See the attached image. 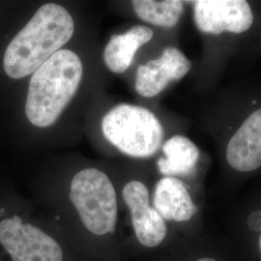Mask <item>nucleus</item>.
Returning a JSON list of instances; mask_svg holds the SVG:
<instances>
[{"label":"nucleus","mask_w":261,"mask_h":261,"mask_svg":"<svg viewBox=\"0 0 261 261\" xmlns=\"http://www.w3.org/2000/svg\"><path fill=\"white\" fill-rule=\"evenodd\" d=\"M74 19L56 3L41 6L28 24L10 42L3 67L10 77L19 80L33 74L74 35Z\"/></svg>","instance_id":"f257e3e1"},{"label":"nucleus","mask_w":261,"mask_h":261,"mask_svg":"<svg viewBox=\"0 0 261 261\" xmlns=\"http://www.w3.org/2000/svg\"><path fill=\"white\" fill-rule=\"evenodd\" d=\"M196 261H216L215 259H212V258H200V259H198V260Z\"/></svg>","instance_id":"2eb2a0df"},{"label":"nucleus","mask_w":261,"mask_h":261,"mask_svg":"<svg viewBox=\"0 0 261 261\" xmlns=\"http://www.w3.org/2000/svg\"><path fill=\"white\" fill-rule=\"evenodd\" d=\"M5 213V209H3V208H1L0 209V216H2V215H4Z\"/></svg>","instance_id":"dca6fc26"},{"label":"nucleus","mask_w":261,"mask_h":261,"mask_svg":"<svg viewBox=\"0 0 261 261\" xmlns=\"http://www.w3.org/2000/svg\"><path fill=\"white\" fill-rule=\"evenodd\" d=\"M123 198L130 209L135 233L147 248L157 247L167 235V224L149 204V192L140 181H130L123 189Z\"/></svg>","instance_id":"6e6552de"},{"label":"nucleus","mask_w":261,"mask_h":261,"mask_svg":"<svg viewBox=\"0 0 261 261\" xmlns=\"http://www.w3.org/2000/svg\"><path fill=\"white\" fill-rule=\"evenodd\" d=\"M164 157L157 162L159 171L169 177L187 176L194 172L200 152L196 144L184 136H174L163 145Z\"/></svg>","instance_id":"f8f14e48"},{"label":"nucleus","mask_w":261,"mask_h":261,"mask_svg":"<svg viewBox=\"0 0 261 261\" xmlns=\"http://www.w3.org/2000/svg\"><path fill=\"white\" fill-rule=\"evenodd\" d=\"M248 225L249 227L254 230V231H259L261 230V212L256 211L252 213L249 219H248Z\"/></svg>","instance_id":"4468645a"},{"label":"nucleus","mask_w":261,"mask_h":261,"mask_svg":"<svg viewBox=\"0 0 261 261\" xmlns=\"http://www.w3.org/2000/svg\"><path fill=\"white\" fill-rule=\"evenodd\" d=\"M154 32L145 25L133 27L123 34L111 38L103 51V61L116 74L124 73L130 67L140 47L148 43Z\"/></svg>","instance_id":"9b49d317"},{"label":"nucleus","mask_w":261,"mask_h":261,"mask_svg":"<svg viewBox=\"0 0 261 261\" xmlns=\"http://www.w3.org/2000/svg\"><path fill=\"white\" fill-rule=\"evenodd\" d=\"M228 166L239 172L261 168V107L252 111L234 130L226 143Z\"/></svg>","instance_id":"1a4fd4ad"},{"label":"nucleus","mask_w":261,"mask_h":261,"mask_svg":"<svg viewBox=\"0 0 261 261\" xmlns=\"http://www.w3.org/2000/svg\"><path fill=\"white\" fill-rule=\"evenodd\" d=\"M70 199L84 226L95 235L114 231L117 197L109 176L97 168H85L73 178Z\"/></svg>","instance_id":"20e7f679"},{"label":"nucleus","mask_w":261,"mask_h":261,"mask_svg":"<svg viewBox=\"0 0 261 261\" xmlns=\"http://www.w3.org/2000/svg\"><path fill=\"white\" fill-rule=\"evenodd\" d=\"M102 130L112 145L134 158L153 156L164 139L163 126L153 112L128 103L118 105L105 115Z\"/></svg>","instance_id":"7ed1b4c3"},{"label":"nucleus","mask_w":261,"mask_h":261,"mask_svg":"<svg viewBox=\"0 0 261 261\" xmlns=\"http://www.w3.org/2000/svg\"><path fill=\"white\" fill-rule=\"evenodd\" d=\"M191 69L192 62L179 48L167 47L157 59L139 67L136 90L142 97H155L170 83L183 79Z\"/></svg>","instance_id":"0eeeda50"},{"label":"nucleus","mask_w":261,"mask_h":261,"mask_svg":"<svg viewBox=\"0 0 261 261\" xmlns=\"http://www.w3.org/2000/svg\"><path fill=\"white\" fill-rule=\"evenodd\" d=\"M192 3L196 28L205 34H242L254 21L252 7L245 0H197Z\"/></svg>","instance_id":"423d86ee"},{"label":"nucleus","mask_w":261,"mask_h":261,"mask_svg":"<svg viewBox=\"0 0 261 261\" xmlns=\"http://www.w3.org/2000/svg\"><path fill=\"white\" fill-rule=\"evenodd\" d=\"M155 210L165 221L187 222L197 212L185 184L177 177L162 178L155 187L153 196Z\"/></svg>","instance_id":"9d476101"},{"label":"nucleus","mask_w":261,"mask_h":261,"mask_svg":"<svg viewBox=\"0 0 261 261\" xmlns=\"http://www.w3.org/2000/svg\"><path fill=\"white\" fill-rule=\"evenodd\" d=\"M81 58L70 49H60L31 76L25 114L34 126L53 125L75 96L83 80Z\"/></svg>","instance_id":"f03ea898"},{"label":"nucleus","mask_w":261,"mask_h":261,"mask_svg":"<svg viewBox=\"0 0 261 261\" xmlns=\"http://www.w3.org/2000/svg\"><path fill=\"white\" fill-rule=\"evenodd\" d=\"M259 250H260V252H261V234H260V237H259Z\"/></svg>","instance_id":"f3484780"},{"label":"nucleus","mask_w":261,"mask_h":261,"mask_svg":"<svg viewBox=\"0 0 261 261\" xmlns=\"http://www.w3.org/2000/svg\"><path fill=\"white\" fill-rule=\"evenodd\" d=\"M133 8L140 19L161 28H174L184 13L185 2L180 0H135Z\"/></svg>","instance_id":"ddd939ff"},{"label":"nucleus","mask_w":261,"mask_h":261,"mask_svg":"<svg viewBox=\"0 0 261 261\" xmlns=\"http://www.w3.org/2000/svg\"><path fill=\"white\" fill-rule=\"evenodd\" d=\"M0 244L13 261H63L59 244L19 216L0 222Z\"/></svg>","instance_id":"39448f33"}]
</instances>
